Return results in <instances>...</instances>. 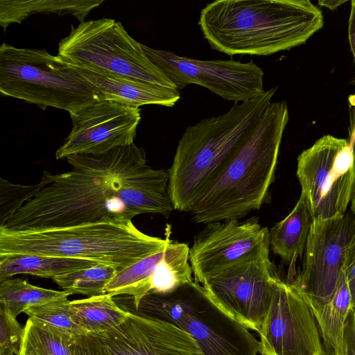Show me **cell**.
<instances>
[{"instance_id":"obj_23","label":"cell","mask_w":355,"mask_h":355,"mask_svg":"<svg viewBox=\"0 0 355 355\" xmlns=\"http://www.w3.org/2000/svg\"><path fill=\"white\" fill-rule=\"evenodd\" d=\"M70 311L73 320L87 334L115 328L127 319L129 313L108 294L70 301Z\"/></svg>"},{"instance_id":"obj_6","label":"cell","mask_w":355,"mask_h":355,"mask_svg":"<svg viewBox=\"0 0 355 355\" xmlns=\"http://www.w3.org/2000/svg\"><path fill=\"white\" fill-rule=\"evenodd\" d=\"M0 92L42 109L53 107L69 113L106 100L70 63L44 49L0 47Z\"/></svg>"},{"instance_id":"obj_25","label":"cell","mask_w":355,"mask_h":355,"mask_svg":"<svg viewBox=\"0 0 355 355\" xmlns=\"http://www.w3.org/2000/svg\"><path fill=\"white\" fill-rule=\"evenodd\" d=\"M118 270L112 266L98 263L57 276L53 280L71 295L81 294L89 297L106 294L105 287Z\"/></svg>"},{"instance_id":"obj_13","label":"cell","mask_w":355,"mask_h":355,"mask_svg":"<svg viewBox=\"0 0 355 355\" xmlns=\"http://www.w3.org/2000/svg\"><path fill=\"white\" fill-rule=\"evenodd\" d=\"M71 348L73 355H191L189 338L181 328L131 312L110 330L73 336Z\"/></svg>"},{"instance_id":"obj_22","label":"cell","mask_w":355,"mask_h":355,"mask_svg":"<svg viewBox=\"0 0 355 355\" xmlns=\"http://www.w3.org/2000/svg\"><path fill=\"white\" fill-rule=\"evenodd\" d=\"M352 309V296L343 272L331 301L314 314L327 355H345L344 326Z\"/></svg>"},{"instance_id":"obj_27","label":"cell","mask_w":355,"mask_h":355,"mask_svg":"<svg viewBox=\"0 0 355 355\" xmlns=\"http://www.w3.org/2000/svg\"><path fill=\"white\" fill-rule=\"evenodd\" d=\"M24 313L37 321L58 328L73 336L87 334L73 320L68 298L55 300L33 306Z\"/></svg>"},{"instance_id":"obj_17","label":"cell","mask_w":355,"mask_h":355,"mask_svg":"<svg viewBox=\"0 0 355 355\" xmlns=\"http://www.w3.org/2000/svg\"><path fill=\"white\" fill-rule=\"evenodd\" d=\"M187 243L169 239L161 250L119 270L105 287L112 297L132 296L136 309L150 293H166L193 280Z\"/></svg>"},{"instance_id":"obj_26","label":"cell","mask_w":355,"mask_h":355,"mask_svg":"<svg viewBox=\"0 0 355 355\" xmlns=\"http://www.w3.org/2000/svg\"><path fill=\"white\" fill-rule=\"evenodd\" d=\"M24 327L25 338L40 355H73L70 334L31 318Z\"/></svg>"},{"instance_id":"obj_8","label":"cell","mask_w":355,"mask_h":355,"mask_svg":"<svg viewBox=\"0 0 355 355\" xmlns=\"http://www.w3.org/2000/svg\"><path fill=\"white\" fill-rule=\"evenodd\" d=\"M58 55L75 67L96 73L178 89L148 58L141 44L113 19L71 26L69 35L59 42Z\"/></svg>"},{"instance_id":"obj_1","label":"cell","mask_w":355,"mask_h":355,"mask_svg":"<svg viewBox=\"0 0 355 355\" xmlns=\"http://www.w3.org/2000/svg\"><path fill=\"white\" fill-rule=\"evenodd\" d=\"M67 159L71 170L44 171L31 198L1 227L49 229L105 218L132 220L143 214L167 218L175 209L168 172L148 166L144 149L134 143Z\"/></svg>"},{"instance_id":"obj_36","label":"cell","mask_w":355,"mask_h":355,"mask_svg":"<svg viewBox=\"0 0 355 355\" xmlns=\"http://www.w3.org/2000/svg\"><path fill=\"white\" fill-rule=\"evenodd\" d=\"M352 205H351V209L353 214L355 216V190L354 192V194L352 198Z\"/></svg>"},{"instance_id":"obj_21","label":"cell","mask_w":355,"mask_h":355,"mask_svg":"<svg viewBox=\"0 0 355 355\" xmlns=\"http://www.w3.org/2000/svg\"><path fill=\"white\" fill-rule=\"evenodd\" d=\"M103 2V0H1V26L6 28L10 24H19L38 12L71 14L83 22L89 12Z\"/></svg>"},{"instance_id":"obj_11","label":"cell","mask_w":355,"mask_h":355,"mask_svg":"<svg viewBox=\"0 0 355 355\" xmlns=\"http://www.w3.org/2000/svg\"><path fill=\"white\" fill-rule=\"evenodd\" d=\"M277 279L269 252L242 261L202 284L211 300L248 329L261 332Z\"/></svg>"},{"instance_id":"obj_31","label":"cell","mask_w":355,"mask_h":355,"mask_svg":"<svg viewBox=\"0 0 355 355\" xmlns=\"http://www.w3.org/2000/svg\"><path fill=\"white\" fill-rule=\"evenodd\" d=\"M345 355H355V309H352L344 326Z\"/></svg>"},{"instance_id":"obj_18","label":"cell","mask_w":355,"mask_h":355,"mask_svg":"<svg viewBox=\"0 0 355 355\" xmlns=\"http://www.w3.org/2000/svg\"><path fill=\"white\" fill-rule=\"evenodd\" d=\"M73 67L86 80L99 89L106 100L139 107L146 105L173 107L180 98L178 89L107 76Z\"/></svg>"},{"instance_id":"obj_5","label":"cell","mask_w":355,"mask_h":355,"mask_svg":"<svg viewBox=\"0 0 355 355\" xmlns=\"http://www.w3.org/2000/svg\"><path fill=\"white\" fill-rule=\"evenodd\" d=\"M149 236L132 220L105 218L41 230L0 227V257L26 254L87 259L121 270L163 249L169 241Z\"/></svg>"},{"instance_id":"obj_15","label":"cell","mask_w":355,"mask_h":355,"mask_svg":"<svg viewBox=\"0 0 355 355\" xmlns=\"http://www.w3.org/2000/svg\"><path fill=\"white\" fill-rule=\"evenodd\" d=\"M259 336L262 355H327L312 309L281 279L275 281Z\"/></svg>"},{"instance_id":"obj_19","label":"cell","mask_w":355,"mask_h":355,"mask_svg":"<svg viewBox=\"0 0 355 355\" xmlns=\"http://www.w3.org/2000/svg\"><path fill=\"white\" fill-rule=\"evenodd\" d=\"M312 221L306 198L301 194L290 214L269 231L271 250L289 265L286 282L288 284H291L296 275L295 263L305 250Z\"/></svg>"},{"instance_id":"obj_30","label":"cell","mask_w":355,"mask_h":355,"mask_svg":"<svg viewBox=\"0 0 355 355\" xmlns=\"http://www.w3.org/2000/svg\"><path fill=\"white\" fill-rule=\"evenodd\" d=\"M343 272L351 293L352 309H355V238L348 250Z\"/></svg>"},{"instance_id":"obj_34","label":"cell","mask_w":355,"mask_h":355,"mask_svg":"<svg viewBox=\"0 0 355 355\" xmlns=\"http://www.w3.org/2000/svg\"><path fill=\"white\" fill-rule=\"evenodd\" d=\"M346 1L341 0H321L318 1V4L321 6L326 7L331 10H335Z\"/></svg>"},{"instance_id":"obj_24","label":"cell","mask_w":355,"mask_h":355,"mask_svg":"<svg viewBox=\"0 0 355 355\" xmlns=\"http://www.w3.org/2000/svg\"><path fill=\"white\" fill-rule=\"evenodd\" d=\"M71 294L31 284L19 278L0 282V303L15 317L28 309L53 300L67 298Z\"/></svg>"},{"instance_id":"obj_3","label":"cell","mask_w":355,"mask_h":355,"mask_svg":"<svg viewBox=\"0 0 355 355\" xmlns=\"http://www.w3.org/2000/svg\"><path fill=\"white\" fill-rule=\"evenodd\" d=\"M288 121L286 103L271 102L192 206L194 222L241 219L269 201Z\"/></svg>"},{"instance_id":"obj_16","label":"cell","mask_w":355,"mask_h":355,"mask_svg":"<svg viewBox=\"0 0 355 355\" xmlns=\"http://www.w3.org/2000/svg\"><path fill=\"white\" fill-rule=\"evenodd\" d=\"M72 128L55 152L61 159L78 154H100L134 143L141 120L139 107L110 100L69 113Z\"/></svg>"},{"instance_id":"obj_37","label":"cell","mask_w":355,"mask_h":355,"mask_svg":"<svg viewBox=\"0 0 355 355\" xmlns=\"http://www.w3.org/2000/svg\"><path fill=\"white\" fill-rule=\"evenodd\" d=\"M8 355H14V354H8Z\"/></svg>"},{"instance_id":"obj_9","label":"cell","mask_w":355,"mask_h":355,"mask_svg":"<svg viewBox=\"0 0 355 355\" xmlns=\"http://www.w3.org/2000/svg\"><path fill=\"white\" fill-rule=\"evenodd\" d=\"M354 148L328 135L298 156L297 176L313 220L345 213L355 190Z\"/></svg>"},{"instance_id":"obj_35","label":"cell","mask_w":355,"mask_h":355,"mask_svg":"<svg viewBox=\"0 0 355 355\" xmlns=\"http://www.w3.org/2000/svg\"><path fill=\"white\" fill-rule=\"evenodd\" d=\"M350 142L355 146V116L352 122V132L350 135Z\"/></svg>"},{"instance_id":"obj_2","label":"cell","mask_w":355,"mask_h":355,"mask_svg":"<svg viewBox=\"0 0 355 355\" xmlns=\"http://www.w3.org/2000/svg\"><path fill=\"white\" fill-rule=\"evenodd\" d=\"M309 0H217L202 9L198 25L212 49L234 55H269L305 43L323 26Z\"/></svg>"},{"instance_id":"obj_14","label":"cell","mask_w":355,"mask_h":355,"mask_svg":"<svg viewBox=\"0 0 355 355\" xmlns=\"http://www.w3.org/2000/svg\"><path fill=\"white\" fill-rule=\"evenodd\" d=\"M194 238L189 263L194 280L207 278L242 261L270 251L269 230L257 217L212 222Z\"/></svg>"},{"instance_id":"obj_4","label":"cell","mask_w":355,"mask_h":355,"mask_svg":"<svg viewBox=\"0 0 355 355\" xmlns=\"http://www.w3.org/2000/svg\"><path fill=\"white\" fill-rule=\"evenodd\" d=\"M276 90L272 87L264 91L250 100L235 103L225 114L202 119L185 129L167 171L168 191L175 209L190 211L261 117Z\"/></svg>"},{"instance_id":"obj_32","label":"cell","mask_w":355,"mask_h":355,"mask_svg":"<svg viewBox=\"0 0 355 355\" xmlns=\"http://www.w3.org/2000/svg\"><path fill=\"white\" fill-rule=\"evenodd\" d=\"M348 39L355 63V0L351 1V10L348 22Z\"/></svg>"},{"instance_id":"obj_28","label":"cell","mask_w":355,"mask_h":355,"mask_svg":"<svg viewBox=\"0 0 355 355\" xmlns=\"http://www.w3.org/2000/svg\"><path fill=\"white\" fill-rule=\"evenodd\" d=\"M33 190L34 185L16 184L0 178V227L31 198Z\"/></svg>"},{"instance_id":"obj_33","label":"cell","mask_w":355,"mask_h":355,"mask_svg":"<svg viewBox=\"0 0 355 355\" xmlns=\"http://www.w3.org/2000/svg\"><path fill=\"white\" fill-rule=\"evenodd\" d=\"M19 355H40L35 347L25 338Z\"/></svg>"},{"instance_id":"obj_20","label":"cell","mask_w":355,"mask_h":355,"mask_svg":"<svg viewBox=\"0 0 355 355\" xmlns=\"http://www.w3.org/2000/svg\"><path fill=\"white\" fill-rule=\"evenodd\" d=\"M98 263L91 260L58 257L26 254L0 257V282L19 274L53 279L57 276Z\"/></svg>"},{"instance_id":"obj_12","label":"cell","mask_w":355,"mask_h":355,"mask_svg":"<svg viewBox=\"0 0 355 355\" xmlns=\"http://www.w3.org/2000/svg\"><path fill=\"white\" fill-rule=\"evenodd\" d=\"M141 46L151 62L178 90L190 84L199 85L235 103L245 102L265 91L263 71L252 61L200 60L142 44Z\"/></svg>"},{"instance_id":"obj_29","label":"cell","mask_w":355,"mask_h":355,"mask_svg":"<svg viewBox=\"0 0 355 355\" xmlns=\"http://www.w3.org/2000/svg\"><path fill=\"white\" fill-rule=\"evenodd\" d=\"M25 336L22 327L9 309L0 303V355H19Z\"/></svg>"},{"instance_id":"obj_7","label":"cell","mask_w":355,"mask_h":355,"mask_svg":"<svg viewBox=\"0 0 355 355\" xmlns=\"http://www.w3.org/2000/svg\"><path fill=\"white\" fill-rule=\"evenodd\" d=\"M137 313L170 322L191 335L202 355H257L259 341L192 281L166 293H150L139 301Z\"/></svg>"},{"instance_id":"obj_10","label":"cell","mask_w":355,"mask_h":355,"mask_svg":"<svg viewBox=\"0 0 355 355\" xmlns=\"http://www.w3.org/2000/svg\"><path fill=\"white\" fill-rule=\"evenodd\" d=\"M354 238L352 212L313 220L302 268L289 284L307 302L314 314L333 299Z\"/></svg>"}]
</instances>
